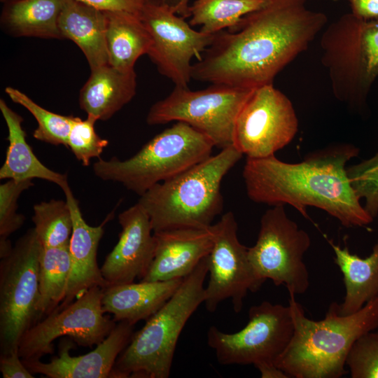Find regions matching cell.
<instances>
[{"label":"cell","mask_w":378,"mask_h":378,"mask_svg":"<svg viewBox=\"0 0 378 378\" xmlns=\"http://www.w3.org/2000/svg\"><path fill=\"white\" fill-rule=\"evenodd\" d=\"M310 1L269 0L228 31L214 34L191 78L251 89L273 83L326 27V15L307 8Z\"/></svg>","instance_id":"obj_1"},{"label":"cell","mask_w":378,"mask_h":378,"mask_svg":"<svg viewBox=\"0 0 378 378\" xmlns=\"http://www.w3.org/2000/svg\"><path fill=\"white\" fill-rule=\"evenodd\" d=\"M358 153L353 144L339 143L314 151L297 163L284 162L274 155L247 158L242 173L247 195L256 203L290 204L306 218L307 208L314 206L346 227L367 225L373 218L360 204L346 174V163Z\"/></svg>","instance_id":"obj_2"},{"label":"cell","mask_w":378,"mask_h":378,"mask_svg":"<svg viewBox=\"0 0 378 378\" xmlns=\"http://www.w3.org/2000/svg\"><path fill=\"white\" fill-rule=\"evenodd\" d=\"M288 293L294 332L276 366L288 378H340L347 374L346 360L354 343L378 329V296L349 315L340 314L339 304L333 302L323 319L314 321L305 316L295 295Z\"/></svg>","instance_id":"obj_3"},{"label":"cell","mask_w":378,"mask_h":378,"mask_svg":"<svg viewBox=\"0 0 378 378\" xmlns=\"http://www.w3.org/2000/svg\"><path fill=\"white\" fill-rule=\"evenodd\" d=\"M243 154L234 146L150 188L138 204L153 232L180 228L206 229L223 209L220 186Z\"/></svg>","instance_id":"obj_4"},{"label":"cell","mask_w":378,"mask_h":378,"mask_svg":"<svg viewBox=\"0 0 378 378\" xmlns=\"http://www.w3.org/2000/svg\"><path fill=\"white\" fill-rule=\"evenodd\" d=\"M208 255L132 338L118 357L111 378H167L179 336L204 301Z\"/></svg>","instance_id":"obj_5"},{"label":"cell","mask_w":378,"mask_h":378,"mask_svg":"<svg viewBox=\"0 0 378 378\" xmlns=\"http://www.w3.org/2000/svg\"><path fill=\"white\" fill-rule=\"evenodd\" d=\"M320 45L333 95L352 112L364 114L378 77V18L344 14L325 27Z\"/></svg>","instance_id":"obj_6"},{"label":"cell","mask_w":378,"mask_h":378,"mask_svg":"<svg viewBox=\"0 0 378 378\" xmlns=\"http://www.w3.org/2000/svg\"><path fill=\"white\" fill-rule=\"evenodd\" d=\"M214 144L202 132L178 121L147 142L135 155L120 160L99 159L94 174L104 181L122 183L139 196L211 155Z\"/></svg>","instance_id":"obj_7"},{"label":"cell","mask_w":378,"mask_h":378,"mask_svg":"<svg viewBox=\"0 0 378 378\" xmlns=\"http://www.w3.org/2000/svg\"><path fill=\"white\" fill-rule=\"evenodd\" d=\"M254 89L212 84L192 91L175 86L150 107L146 122L150 125L186 122L208 136L215 146L225 148L233 146L236 120Z\"/></svg>","instance_id":"obj_8"},{"label":"cell","mask_w":378,"mask_h":378,"mask_svg":"<svg viewBox=\"0 0 378 378\" xmlns=\"http://www.w3.org/2000/svg\"><path fill=\"white\" fill-rule=\"evenodd\" d=\"M42 245L34 228L20 237L0 262V355L18 349L37 310Z\"/></svg>","instance_id":"obj_9"},{"label":"cell","mask_w":378,"mask_h":378,"mask_svg":"<svg viewBox=\"0 0 378 378\" xmlns=\"http://www.w3.org/2000/svg\"><path fill=\"white\" fill-rule=\"evenodd\" d=\"M284 204L267 209L262 216L255 244L248 248L249 260L258 279L284 286L295 295L309 286L304 255L311 245L309 234L288 218Z\"/></svg>","instance_id":"obj_10"},{"label":"cell","mask_w":378,"mask_h":378,"mask_svg":"<svg viewBox=\"0 0 378 378\" xmlns=\"http://www.w3.org/2000/svg\"><path fill=\"white\" fill-rule=\"evenodd\" d=\"M294 332L290 308L263 301L248 310V321L240 330L226 333L216 326L207 332V343L221 365L276 364Z\"/></svg>","instance_id":"obj_11"},{"label":"cell","mask_w":378,"mask_h":378,"mask_svg":"<svg viewBox=\"0 0 378 378\" xmlns=\"http://www.w3.org/2000/svg\"><path fill=\"white\" fill-rule=\"evenodd\" d=\"M139 15L151 37L147 55L158 71L175 86L187 88L192 78V59L202 58L214 34L194 30L164 0L144 1Z\"/></svg>","instance_id":"obj_12"},{"label":"cell","mask_w":378,"mask_h":378,"mask_svg":"<svg viewBox=\"0 0 378 378\" xmlns=\"http://www.w3.org/2000/svg\"><path fill=\"white\" fill-rule=\"evenodd\" d=\"M104 289L94 286L66 307L34 323L20 340V358L40 359L52 354V342L62 337H69L85 347L101 343L116 325L104 315L102 303Z\"/></svg>","instance_id":"obj_13"},{"label":"cell","mask_w":378,"mask_h":378,"mask_svg":"<svg viewBox=\"0 0 378 378\" xmlns=\"http://www.w3.org/2000/svg\"><path fill=\"white\" fill-rule=\"evenodd\" d=\"M298 119L291 101L273 83L255 88L236 120L233 146L249 158L274 155L294 139Z\"/></svg>","instance_id":"obj_14"},{"label":"cell","mask_w":378,"mask_h":378,"mask_svg":"<svg viewBox=\"0 0 378 378\" xmlns=\"http://www.w3.org/2000/svg\"><path fill=\"white\" fill-rule=\"evenodd\" d=\"M214 243L208 255L209 281L204 304L214 312L223 301L230 299L236 313L241 312L248 292H256L263 283L249 260L248 248L237 237L238 225L232 211L211 225Z\"/></svg>","instance_id":"obj_15"},{"label":"cell","mask_w":378,"mask_h":378,"mask_svg":"<svg viewBox=\"0 0 378 378\" xmlns=\"http://www.w3.org/2000/svg\"><path fill=\"white\" fill-rule=\"evenodd\" d=\"M118 220L122 228L118 241L100 268L108 287L141 280L155 248L150 218L138 203L120 213Z\"/></svg>","instance_id":"obj_16"},{"label":"cell","mask_w":378,"mask_h":378,"mask_svg":"<svg viewBox=\"0 0 378 378\" xmlns=\"http://www.w3.org/2000/svg\"><path fill=\"white\" fill-rule=\"evenodd\" d=\"M134 325L121 321L96 348L84 355L71 356L72 342L64 339L59 344L57 356L48 363L40 359L22 360L34 374L48 378H111L115 361L129 344Z\"/></svg>","instance_id":"obj_17"},{"label":"cell","mask_w":378,"mask_h":378,"mask_svg":"<svg viewBox=\"0 0 378 378\" xmlns=\"http://www.w3.org/2000/svg\"><path fill=\"white\" fill-rule=\"evenodd\" d=\"M153 234V259L146 276L140 281L185 278L209 254L214 243L211 226L206 229H172Z\"/></svg>","instance_id":"obj_18"},{"label":"cell","mask_w":378,"mask_h":378,"mask_svg":"<svg viewBox=\"0 0 378 378\" xmlns=\"http://www.w3.org/2000/svg\"><path fill=\"white\" fill-rule=\"evenodd\" d=\"M64 192L73 221L69 245L71 267L64 298L55 311L66 307L94 286L108 287L98 267L97 254L99 243L104 232V225L110 216L98 226L89 225L83 217L78 202L70 187Z\"/></svg>","instance_id":"obj_19"},{"label":"cell","mask_w":378,"mask_h":378,"mask_svg":"<svg viewBox=\"0 0 378 378\" xmlns=\"http://www.w3.org/2000/svg\"><path fill=\"white\" fill-rule=\"evenodd\" d=\"M183 279L140 281L109 286L104 289L103 310L113 314L115 322L125 321L134 326L156 313L175 293Z\"/></svg>","instance_id":"obj_20"},{"label":"cell","mask_w":378,"mask_h":378,"mask_svg":"<svg viewBox=\"0 0 378 378\" xmlns=\"http://www.w3.org/2000/svg\"><path fill=\"white\" fill-rule=\"evenodd\" d=\"M134 70L121 71L109 64L91 70L80 91L79 105L88 115L106 120L130 102L136 94Z\"/></svg>","instance_id":"obj_21"},{"label":"cell","mask_w":378,"mask_h":378,"mask_svg":"<svg viewBox=\"0 0 378 378\" xmlns=\"http://www.w3.org/2000/svg\"><path fill=\"white\" fill-rule=\"evenodd\" d=\"M58 26L62 38L71 40L82 50L91 70L108 64L104 11L76 0H65Z\"/></svg>","instance_id":"obj_22"},{"label":"cell","mask_w":378,"mask_h":378,"mask_svg":"<svg viewBox=\"0 0 378 378\" xmlns=\"http://www.w3.org/2000/svg\"><path fill=\"white\" fill-rule=\"evenodd\" d=\"M0 110L8 127L9 143L5 162L0 169V178L16 181L40 178L57 184L63 191L68 188L66 174L51 170L34 153L22 127L23 118L2 99H0Z\"/></svg>","instance_id":"obj_23"},{"label":"cell","mask_w":378,"mask_h":378,"mask_svg":"<svg viewBox=\"0 0 378 378\" xmlns=\"http://www.w3.org/2000/svg\"><path fill=\"white\" fill-rule=\"evenodd\" d=\"M340 268L345 287L339 312L342 315L354 314L368 302L378 296V241L372 253L366 258L351 253L346 245L344 248L328 239Z\"/></svg>","instance_id":"obj_24"},{"label":"cell","mask_w":378,"mask_h":378,"mask_svg":"<svg viewBox=\"0 0 378 378\" xmlns=\"http://www.w3.org/2000/svg\"><path fill=\"white\" fill-rule=\"evenodd\" d=\"M105 12V11H104ZM108 64L121 71H131L136 60L148 54L150 35L139 14L106 11Z\"/></svg>","instance_id":"obj_25"},{"label":"cell","mask_w":378,"mask_h":378,"mask_svg":"<svg viewBox=\"0 0 378 378\" xmlns=\"http://www.w3.org/2000/svg\"><path fill=\"white\" fill-rule=\"evenodd\" d=\"M65 0H11L4 3L1 22L15 36L62 38L58 22Z\"/></svg>","instance_id":"obj_26"},{"label":"cell","mask_w":378,"mask_h":378,"mask_svg":"<svg viewBox=\"0 0 378 378\" xmlns=\"http://www.w3.org/2000/svg\"><path fill=\"white\" fill-rule=\"evenodd\" d=\"M71 267L69 245L52 248L42 246L37 302L39 317L52 313L63 301Z\"/></svg>","instance_id":"obj_27"},{"label":"cell","mask_w":378,"mask_h":378,"mask_svg":"<svg viewBox=\"0 0 378 378\" xmlns=\"http://www.w3.org/2000/svg\"><path fill=\"white\" fill-rule=\"evenodd\" d=\"M269 0H196L189 6L190 25L214 34L234 27L246 15L260 9Z\"/></svg>","instance_id":"obj_28"},{"label":"cell","mask_w":378,"mask_h":378,"mask_svg":"<svg viewBox=\"0 0 378 378\" xmlns=\"http://www.w3.org/2000/svg\"><path fill=\"white\" fill-rule=\"evenodd\" d=\"M32 220L43 248L69 245L73 221L66 200H51L35 204Z\"/></svg>","instance_id":"obj_29"},{"label":"cell","mask_w":378,"mask_h":378,"mask_svg":"<svg viewBox=\"0 0 378 378\" xmlns=\"http://www.w3.org/2000/svg\"><path fill=\"white\" fill-rule=\"evenodd\" d=\"M10 99L27 108L37 121L33 136L39 141L68 147V138L78 117L62 115L41 107L21 91L11 87L5 89Z\"/></svg>","instance_id":"obj_30"},{"label":"cell","mask_w":378,"mask_h":378,"mask_svg":"<svg viewBox=\"0 0 378 378\" xmlns=\"http://www.w3.org/2000/svg\"><path fill=\"white\" fill-rule=\"evenodd\" d=\"M34 185L32 180L8 181L0 186V258L7 256L13 246L9 236L20 229L25 217L17 213L18 200L21 193Z\"/></svg>","instance_id":"obj_31"},{"label":"cell","mask_w":378,"mask_h":378,"mask_svg":"<svg viewBox=\"0 0 378 378\" xmlns=\"http://www.w3.org/2000/svg\"><path fill=\"white\" fill-rule=\"evenodd\" d=\"M350 184L357 197L365 200V211L378 215V152L372 158L346 167Z\"/></svg>","instance_id":"obj_32"},{"label":"cell","mask_w":378,"mask_h":378,"mask_svg":"<svg viewBox=\"0 0 378 378\" xmlns=\"http://www.w3.org/2000/svg\"><path fill=\"white\" fill-rule=\"evenodd\" d=\"M97 120V118L91 115H88L85 120L78 117L69 135L68 148L85 167L90 165L92 158H99L108 144V140L96 133L94 124Z\"/></svg>","instance_id":"obj_33"},{"label":"cell","mask_w":378,"mask_h":378,"mask_svg":"<svg viewBox=\"0 0 378 378\" xmlns=\"http://www.w3.org/2000/svg\"><path fill=\"white\" fill-rule=\"evenodd\" d=\"M346 366L352 378H378V330L364 334L354 343Z\"/></svg>","instance_id":"obj_34"},{"label":"cell","mask_w":378,"mask_h":378,"mask_svg":"<svg viewBox=\"0 0 378 378\" xmlns=\"http://www.w3.org/2000/svg\"><path fill=\"white\" fill-rule=\"evenodd\" d=\"M0 372L3 378H33L20 358L18 349L10 354L0 355Z\"/></svg>","instance_id":"obj_35"},{"label":"cell","mask_w":378,"mask_h":378,"mask_svg":"<svg viewBox=\"0 0 378 378\" xmlns=\"http://www.w3.org/2000/svg\"><path fill=\"white\" fill-rule=\"evenodd\" d=\"M101 11H126L139 14L144 0H76Z\"/></svg>","instance_id":"obj_36"},{"label":"cell","mask_w":378,"mask_h":378,"mask_svg":"<svg viewBox=\"0 0 378 378\" xmlns=\"http://www.w3.org/2000/svg\"><path fill=\"white\" fill-rule=\"evenodd\" d=\"M351 13L357 17L370 20L378 18V0H347Z\"/></svg>","instance_id":"obj_37"},{"label":"cell","mask_w":378,"mask_h":378,"mask_svg":"<svg viewBox=\"0 0 378 378\" xmlns=\"http://www.w3.org/2000/svg\"><path fill=\"white\" fill-rule=\"evenodd\" d=\"M255 368L260 372L262 378H288L276 364H261Z\"/></svg>","instance_id":"obj_38"},{"label":"cell","mask_w":378,"mask_h":378,"mask_svg":"<svg viewBox=\"0 0 378 378\" xmlns=\"http://www.w3.org/2000/svg\"><path fill=\"white\" fill-rule=\"evenodd\" d=\"M189 0H179L173 6V9L176 14L181 15L183 18L189 17Z\"/></svg>","instance_id":"obj_39"},{"label":"cell","mask_w":378,"mask_h":378,"mask_svg":"<svg viewBox=\"0 0 378 378\" xmlns=\"http://www.w3.org/2000/svg\"><path fill=\"white\" fill-rule=\"evenodd\" d=\"M9 1H11V0H1V1L3 2V3H6V2Z\"/></svg>","instance_id":"obj_40"},{"label":"cell","mask_w":378,"mask_h":378,"mask_svg":"<svg viewBox=\"0 0 378 378\" xmlns=\"http://www.w3.org/2000/svg\"><path fill=\"white\" fill-rule=\"evenodd\" d=\"M144 1H147V0H144Z\"/></svg>","instance_id":"obj_41"}]
</instances>
